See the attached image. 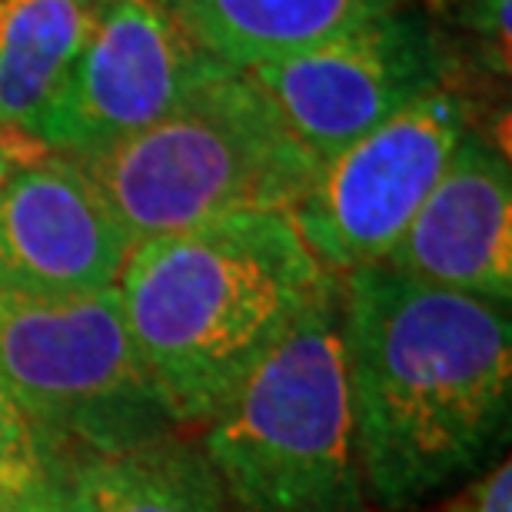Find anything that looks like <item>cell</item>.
<instances>
[{
    "label": "cell",
    "mask_w": 512,
    "mask_h": 512,
    "mask_svg": "<svg viewBox=\"0 0 512 512\" xmlns=\"http://www.w3.org/2000/svg\"><path fill=\"white\" fill-rule=\"evenodd\" d=\"M383 266L443 290L512 300V173L506 153L463 133Z\"/></svg>",
    "instance_id": "cell-10"
},
{
    "label": "cell",
    "mask_w": 512,
    "mask_h": 512,
    "mask_svg": "<svg viewBox=\"0 0 512 512\" xmlns=\"http://www.w3.org/2000/svg\"><path fill=\"white\" fill-rule=\"evenodd\" d=\"M133 243L237 213H290L316 163L240 70L84 163Z\"/></svg>",
    "instance_id": "cell-3"
},
{
    "label": "cell",
    "mask_w": 512,
    "mask_h": 512,
    "mask_svg": "<svg viewBox=\"0 0 512 512\" xmlns=\"http://www.w3.org/2000/svg\"><path fill=\"white\" fill-rule=\"evenodd\" d=\"M0 512H77V506H74V499H70V493L64 489V483L50 476L40 489L14 499V503L4 506Z\"/></svg>",
    "instance_id": "cell-17"
},
{
    "label": "cell",
    "mask_w": 512,
    "mask_h": 512,
    "mask_svg": "<svg viewBox=\"0 0 512 512\" xmlns=\"http://www.w3.org/2000/svg\"><path fill=\"white\" fill-rule=\"evenodd\" d=\"M469 130L449 87L423 94L316 167L290 220L326 273L383 263Z\"/></svg>",
    "instance_id": "cell-6"
},
{
    "label": "cell",
    "mask_w": 512,
    "mask_h": 512,
    "mask_svg": "<svg viewBox=\"0 0 512 512\" xmlns=\"http://www.w3.org/2000/svg\"><path fill=\"white\" fill-rule=\"evenodd\" d=\"M50 479V463L24 416L0 393V509Z\"/></svg>",
    "instance_id": "cell-14"
},
{
    "label": "cell",
    "mask_w": 512,
    "mask_h": 512,
    "mask_svg": "<svg viewBox=\"0 0 512 512\" xmlns=\"http://www.w3.org/2000/svg\"><path fill=\"white\" fill-rule=\"evenodd\" d=\"M0 393L44 449L74 459L177 433L120 310L117 286L80 296H0Z\"/></svg>",
    "instance_id": "cell-5"
},
{
    "label": "cell",
    "mask_w": 512,
    "mask_h": 512,
    "mask_svg": "<svg viewBox=\"0 0 512 512\" xmlns=\"http://www.w3.org/2000/svg\"><path fill=\"white\" fill-rule=\"evenodd\" d=\"M54 479L77 512H237L200 443L177 433L124 453L74 459Z\"/></svg>",
    "instance_id": "cell-13"
},
{
    "label": "cell",
    "mask_w": 512,
    "mask_h": 512,
    "mask_svg": "<svg viewBox=\"0 0 512 512\" xmlns=\"http://www.w3.org/2000/svg\"><path fill=\"white\" fill-rule=\"evenodd\" d=\"M336 280L273 210L133 243L117 296L180 429L207 426Z\"/></svg>",
    "instance_id": "cell-2"
},
{
    "label": "cell",
    "mask_w": 512,
    "mask_h": 512,
    "mask_svg": "<svg viewBox=\"0 0 512 512\" xmlns=\"http://www.w3.org/2000/svg\"><path fill=\"white\" fill-rule=\"evenodd\" d=\"M203 429L237 512H373L346 409L340 280Z\"/></svg>",
    "instance_id": "cell-4"
},
{
    "label": "cell",
    "mask_w": 512,
    "mask_h": 512,
    "mask_svg": "<svg viewBox=\"0 0 512 512\" xmlns=\"http://www.w3.org/2000/svg\"><path fill=\"white\" fill-rule=\"evenodd\" d=\"M230 70H253L323 44L406 0H163Z\"/></svg>",
    "instance_id": "cell-12"
},
{
    "label": "cell",
    "mask_w": 512,
    "mask_h": 512,
    "mask_svg": "<svg viewBox=\"0 0 512 512\" xmlns=\"http://www.w3.org/2000/svg\"><path fill=\"white\" fill-rule=\"evenodd\" d=\"M459 4V24L466 34L479 40V47L486 50L489 70L496 74H509V0H456Z\"/></svg>",
    "instance_id": "cell-15"
},
{
    "label": "cell",
    "mask_w": 512,
    "mask_h": 512,
    "mask_svg": "<svg viewBox=\"0 0 512 512\" xmlns=\"http://www.w3.org/2000/svg\"><path fill=\"white\" fill-rule=\"evenodd\" d=\"M130 250V233L84 163L44 150L0 190V296L110 290Z\"/></svg>",
    "instance_id": "cell-9"
},
{
    "label": "cell",
    "mask_w": 512,
    "mask_h": 512,
    "mask_svg": "<svg viewBox=\"0 0 512 512\" xmlns=\"http://www.w3.org/2000/svg\"><path fill=\"white\" fill-rule=\"evenodd\" d=\"M227 70L163 0H114L40 117L34 143L87 163L153 127Z\"/></svg>",
    "instance_id": "cell-8"
},
{
    "label": "cell",
    "mask_w": 512,
    "mask_h": 512,
    "mask_svg": "<svg viewBox=\"0 0 512 512\" xmlns=\"http://www.w3.org/2000/svg\"><path fill=\"white\" fill-rule=\"evenodd\" d=\"M340 353L353 453L376 509L443 496L506 439L509 303L373 263L340 276Z\"/></svg>",
    "instance_id": "cell-1"
},
{
    "label": "cell",
    "mask_w": 512,
    "mask_h": 512,
    "mask_svg": "<svg viewBox=\"0 0 512 512\" xmlns=\"http://www.w3.org/2000/svg\"><path fill=\"white\" fill-rule=\"evenodd\" d=\"M37 153H44V147H37L34 140L20 137V133H10V130H0V190L14 177V170L20 163L34 160Z\"/></svg>",
    "instance_id": "cell-18"
},
{
    "label": "cell",
    "mask_w": 512,
    "mask_h": 512,
    "mask_svg": "<svg viewBox=\"0 0 512 512\" xmlns=\"http://www.w3.org/2000/svg\"><path fill=\"white\" fill-rule=\"evenodd\" d=\"M114 0H0V130H34Z\"/></svg>",
    "instance_id": "cell-11"
},
{
    "label": "cell",
    "mask_w": 512,
    "mask_h": 512,
    "mask_svg": "<svg viewBox=\"0 0 512 512\" xmlns=\"http://www.w3.org/2000/svg\"><path fill=\"white\" fill-rule=\"evenodd\" d=\"M316 163L446 87V54L416 7L399 4L323 44L243 70Z\"/></svg>",
    "instance_id": "cell-7"
},
{
    "label": "cell",
    "mask_w": 512,
    "mask_h": 512,
    "mask_svg": "<svg viewBox=\"0 0 512 512\" xmlns=\"http://www.w3.org/2000/svg\"><path fill=\"white\" fill-rule=\"evenodd\" d=\"M446 512H512V466L509 459L479 476L466 493L453 499Z\"/></svg>",
    "instance_id": "cell-16"
}]
</instances>
